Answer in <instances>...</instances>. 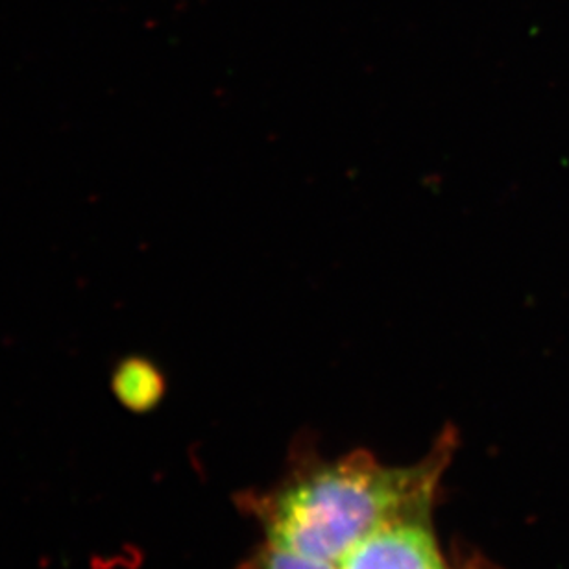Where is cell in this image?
Instances as JSON below:
<instances>
[{
  "label": "cell",
  "instance_id": "obj_2",
  "mask_svg": "<svg viewBox=\"0 0 569 569\" xmlns=\"http://www.w3.org/2000/svg\"><path fill=\"white\" fill-rule=\"evenodd\" d=\"M339 569H448L427 520L381 527L346 555Z\"/></svg>",
  "mask_w": 569,
  "mask_h": 569
},
{
  "label": "cell",
  "instance_id": "obj_4",
  "mask_svg": "<svg viewBox=\"0 0 569 569\" xmlns=\"http://www.w3.org/2000/svg\"><path fill=\"white\" fill-rule=\"evenodd\" d=\"M241 569H339V566L322 560L309 559L289 549L269 543V548L256 555Z\"/></svg>",
  "mask_w": 569,
  "mask_h": 569
},
{
  "label": "cell",
  "instance_id": "obj_1",
  "mask_svg": "<svg viewBox=\"0 0 569 569\" xmlns=\"http://www.w3.org/2000/svg\"><path fill=\"white\" fill-rule=\"evenodd\" d=\"M448 455L390 468L357 453L278 493L264 512L270 543L339 566L357 543L396 521L427 520Z\"/></svg>",
  "mask_w": 569,
  "mask_h": 569
},
{
  "label": "cell",
  "instance_id": "obj_3",
  "mask_svg": "<svg viewBox=\"0 0 569 569\" xmlns=\"http://www.w3.org/2000/svg\"><path fill=\"white\" fill-rule=\"evenodd\" d=\"M164 387L163 373L144 357L122 359L111 378L117 400L133 412L152 411L163 400Z\"/></svg>",
  "mask_w": 569,
  "mask_h": 569
}]
</instances>
